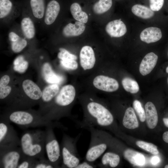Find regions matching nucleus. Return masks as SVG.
<instances>
[{"label": "nucleus", "mask_w": 168, "mask_h": 168, "mask_svg": "<svg viewBox=\"0 0 168 168\" xmlns=\"http://www.w3.org/2000/svg\"><path fill=\"white\" fill-rule=\"evenodd\" d=\"M163 120L165 125L168 128V118H164Z\"/></svg>", "instance_id": "obj_43"}, {"label": "nucleus", "mask_w": 168, "mask_h": 168, "mask_svg": "<svg viewBox=\"0 0 168 168\" xmlns=\"http://www.w3.org/2000/svg\"><path fill=\"white\" fill-rule=\"evenodd\" d=\"M96 166L92 163L85 160L82 163H80L75 168H95Z\"/></svg>", "instance_id": "obj_39"}, {"label": "nucleus", "mask_w": 168, "mask_h": 168, "mask_svg": "<svg viewBox=\"0 0 168 168\" xmlns=\"http://www.w3.org/2000/svg\"><path fill=\"white\" fill-rule=\"evenodd\" d=\"M149 8L153 11H158L163 7L164 0H148Z\"/></svg>", "instance_id": "obj_36"}, {"label": "nucleus", "mask_w": 168, "mask_h": 168, "mask_svg": "<svg viewBox=\"0 0 168 168\" xmlns=\"http://www.w3.org/2000/svg\"></svg>", "instance_id": "obj_47"}, {"label": "nucleus", "mask_w": 168, "mask_h": 168, "mask_svg": "<svg viewBox=\"0 0 168 168\" xmlns=\"http://www.w3.org/2000/svg\"><path fill=\"white\" fill-rule=\"evenodd\" d=\"M158 57L153 52L147 54L142 59L139 66V70L143 76L150 73L156 65Z\"/></svg>", "instance_id": "obj_18"}, {"label": "nucleus", "mask_w": 168, "mask_h": 168, "mask_svg": "<svg viewBox=\"0 0 168 168\" xmlns=\"http://www.w3.org/2000/svg\"><path fill=\"white\" fill-rule=\"evenodd\" d=\"M46 6L45 0H30V8L28 9L36 24L41 25Z\"/></svg>", "instance_id": "obj_15"}, {"label": "nucleus", "mask_w": 168, "mask_h": 168, "mask_svg": "<svg viewBox=\"0 0 168 168\" xmlns=\"http://www.w3.org/2000/svg\"><path fill=\"white\" fill-rule=\"evenodd\" d=\"M105 30L108 34L112 37H121L127 31L125 25L120 20H115L109 22L106 26Z\"/></svg>", "instance_id": "obj_17"}, {"label": "nucleus", "mask_w": 168, "mask_h": 168, "mask_svg": "<svg viewBox=\"0 0 168 168\" xmlns=\"http://www.w3.org/2000/svg\"><path fill=\"white\" fill-rule=\"evenodd\" d=\"M24 156L20 147L0 150V168H17Z\"/></svg>", "instance_id": "obj_11"}, {"label": "nucleus", "mask_w": 168, "mask_h": 168, "mask_svg": "<svg viewBox=\"0 0 168 168\" xmlns=\"http://www.w3.org/2000/svg\"><path fill=\"white\" fill-rule=\"evenodd\" d=\"M54 127H46L45 148L48 160L55 168H61L62 162L61 148L54 133Z\"/></svg>", "instance_id": "obj_6"}, {"label": "nucleus", "mask_w": 168, "mask_h": 168, "mask_svg": "<svg viewBox=\"0 0 168 168\" xmlns=\"http://www.w3.org/2000/svg\"><path fill=\"white\" fill-rule=\"evenodd\" d=\"M86 26L84 23L77 21L74 24L69 23L63 28L61 34L64 37L66 38L79 35L84 31Z\"/></svg>", "instance_id": "obj_19"}, {"label": "nucleus", "mask_w": 168, "mask_h": 168, "mask_svg": "<svg viewBox=\"0 0 168 168\" xmlns=\"http://www.w3.org/2000/svg\"><path fill=\"white\" fill-rule=\"evenodd\" d=\"M132 12L135 16L144 19H148L153 16L154 11L149 7L140 4H136L131 7Z\"/></svg>", "instance_id": "obj_26"}, {"label": "nucleus", "mask_w": 168, "mask_h": 168, "mask_svg": "<svg viewBox=\"0 0 168 168\" xmlns=\"http://www.w3.org/2000/svg\"><path fill=\"white\" fill-rule=\"evenodd\" d=\"M20 17L19 24L21 30L28 41L29 47L34 49L37 42L36 23L28 9L23 8Z\"/></svg>", "instance_id": "obj_7"}, {"label": "nucleus", "mask_w": 168, "mask_h": 168, "mask_svg": "<svg viewBox=\"0 0 168 168\" xmlns=\"http://www.w3.org/2000/svg\"><path fill=\"white\" fill-rule=\"evenodd\" d=\"M167 83H168V78H167Z\"/></svg>", "instance_id": "obj_46"}, {"label": "nucleus", "mask_w": 168, "mask_h": 168, "mask_svg": "<svg viewBox=\"0 0 168 168\" xmlns=\"http://www.w3.org/2000/svg\"><path fill=\"white\" fill-rule=\"evenodd\" d=\"M133 108L138 115L140 121L144 122L146 120L145 110L138 100H135L133 103Z\"/></svg>", "instance_id": "obj_33"}, {"label": "nucleus", "mask_w": 168, "mask_h": 168, "mask_svg": "<svg viewBox=\"0 0 168 168\" xmlns=\"http://www.w3.org/2000/svg\"><path fill=\"white\" fill-rule=\"evenodd\" d=\"M22 87L27 98L29 106L40 100L42 91L40 87L32 81L27 79L22 83Z\"/></svg>", "instance_id": "obj_13"}, {"label": "nucleus", "mask_w": 168, "mask_h": 168, "mask_svg": "<svg viewBox=\"0 0 168 168\" xmlns=\"http://www.w3.org/2000/svg\"><path fill=\"white\" fill-rule=\"evenodd\" d=\"M10 81V77L7 75L3 76L0 80V88L7 85Z\"/></svg>", "instance_id": "obj_40"}, {"label": "nucleus", "mask_w": 168, "mask_h": 168, "mask_svg": "<svg viewBox=\"0 0 168 168\" xmlns=\"http://www.w3.org/2000/svg\"><path fill=\"white\" fill-rule=\"evenodd\" d=\"M11 90V86L8 85L0 88V100L5 99L10 93Z\"/></svg>", "instance_id": "obj_38"}, {"label": "nucleus", "mask_w": 168, "mask_h": 168, "mask_svg": "<svg viewBox=\"0 0 168 168\" xmlns=\"http://www.w3.org/2000/svg\"><path fill=\"white\" fill-rule=\"evenodd\" d=\"M70 12L74 18L84 23H86L88 20V16L86 13L82 10L80 5L77 3H72L70 7Z\"/></svg>", "instance_id": "obj_27"}, {"label": "nucleus", "mask_w": 168, "mask_h": 168, "mask_svg": "<svg viewBox=\"0 0 168 168\" xmlns=\"http://www.w3.org/2000/svg\"><path fill=\"white\" fill-rule=\"evenodd\" d=\"M112 0H99L93 6V10L96 13L100 14L108 11L112 5Z\"/></svg>", "instance_id": "obj_28"}, {"label": "nucleus", "mask_w": 168, "mask_h": 168, "mask_svg": "<svg viewBox=\"0 0 168 168\" xmlns=\"http://www.w3.org/2000/svg\"><path fill=\"white\" fill-rule=\"evenodd\" d=\"M122 84L124 90L128 92L134 94L137 93L139 87L137 82L129 77H125L122 81Z\"/></svg>", "instance_id": "obj_29"}, {"label": "nucleus", "mask_w": 168, "mask_h": 168, "mask_svg": "<svg viewBox=\"0 0 168 168\" xmlns=\"http://www.w3.org/2000/svg\"><path fill=\"white\" fill-rule=\"evenodd\" d=\"M136 144L139 147L153 155H156L159 153L157 147L152 143L138 141L136 142Z\"/></svg>", "instance_id": "obj_31"}, {"label": "nucleus", "mask_w": 168, "mask_h": 168, "mask_svg": "<svg viewBox=\"0 0 168 168\" xmlns=\"http://www.w3.org/2000/svg\"><path fill=\"white\" fill-rule=\"evenodd\" d=\"M10 123L0 118V150L20 145V140Z\"/></svg>", "instance_id": "obj_8"}, {"label": "nucleus", "mask_w": 168, "mask_h": 168, "mask_svg": "<svg viewBox=\"0 0 168 168\" xmlns=\"http://www.w3.org/2000/svg\"><path fill=\"white\" fill-rule=\"evenodd\" d=\"M42 70L44 78L47 82L57 84L62 81V78L54 72L48 62H45L43 63Z\"/></svg>", "instance_id": "obj_23"}, {"label": "nucleus", "mask_w": 168, "mask_h": 168, "mask_svg": "<svg viewBox=\"0 0 168 168\" xmlns=\"http://www.w3.org/2000/svg\"><path fill=\"white\" fill-rule=\"evenodd\" d=\"M91 133V140L85 160L94 163L105 152L108 144L100 133L98 129L93 127L86 129Z\"/></svg>", "instance_id": "obj_5"}, {"label": "nucleus", "mask_w": 168, "mask_h": 168, "mask_svg": "<svg viewBox=\"0 0 168 168\" xmlns=\"http://www.w3.org/2000/svg\"></svg>", "instance_id": "obj_48"}, {"label": "nucleus", "mask_w": 168, "mask_h": 168, "mask_svg": "<svg viewBox=\"0 0 168 168\" xmlns=\"http://www.w3.org/2000/svg\"><path fill=\"white\" fill-rule=\"evenodd\" d=\"M59 52L58 54V57L61 60H76L77 56L70 53L64 48H61L59 49Z\"/></svg>", "instance_id": "obj_34"}, {"label": "nucleus", "mask_w": 168, "mask_h": 168, "mask_svg": "<svg viewBox=\"0 0 168 168\" xmlns=\"http://www.w3.org/2000/svg\"><path fill=\"white\" fill-rule=\"evenodd\" d=\"M162 33L158 28L151 27L143 30L141 33V40L147 44L154 43L160 40L162 37Z\"/></svg>", "instance_id": "obj_20"}, {"label": "nucleus", "mask_w": 168, "mask_h": 168, "mask_svg": "<svg viewBox=\"0 0 168 168\" xmlns=\"http://www.w3.org/2000/svg\"><path fill=\"white\" fill-rule=\"evenodd\" d=\"M160 161V159L159 157L153 156L151 159V162L152 164L156 165Z\"/></svg>", "instance_id": "obj_41"}, {"label": "nucleus", "mask_w": 168, "mask_h": 168, "mask_svg": "<svg viewBox=\"0 0 168 168\" xmlns=\"http://www.w3.org/2000/svg\"><path fill=\"white\" fill-rule=\"evenodd\" d=\"M122 124L124 127L129 129H134L138 127V122L132 108L128 107L126 110L122 120Z\"/></svg>", "instance_id": "obj_25"}, {"label": "nucleus", "mask_w": 168, "mask_h": 168, "mask_svg": "<svg viewBox=\"0 0 168 168\" xmlns=\"http://www.w3.org/2000/svg\"><path fill=\"white\" fill-rule=\"evenodd\" d=\"M61 7L59 3L56 0H51L46 5L41 28L46 32H50L59 16Z\"/></svg>", "instance_id": "obj_12"}, {"label": "nucleus", "mask_w": 168, "mask_h": 168, "mask_svg": "<svg viewBox=\"0 0 168 168\" xmlns=\"http://www.w3.org/2000/svg\"><path fill=\"white\" fill-rule=\"evenodd\" d=\"M146 120L147 125L150 129L154 128L158 121V116L156 108L151 102H148L145 105Z\"/></svg>", "instance_id": "obj_21"}, {"label": "nucleus", "mask_w": 168, "mask_h": 168, "mask_svg": "<svg viewBox=\"0 0 168 168\" xmlns=\"http://www.w3.org/2000/svg\"><path fill=\"white\" fill-rule=\"evenodd\" d=\"M14 70L20 73L25 72L29 66V63L22 55H19L16 57L13 62Z\"/></svg>", "instance_id": "obj_30"}, {"label": "nucleus", "mask_w": 168, "mask_h": 168, "mask_svg": "<svg viewBox=\"0 0 168 168\" xmlns=\"http://www.w3.org/2000/svg\"><path fill=\"white\" fill-rule=\"evenodd\" d=\"M37 161L36 159L24 156L17 168H34Z\"/></svg>", "instance_id": "obj_32"}, {"label": "nucleus", "mask_w": 168, "mask_h": 168, "mask_svg": "<svg viewBox=\"0 0 168 168\" xmlns=\"http://www.w3.org/2000/svg\"><path fill=\"white\" fill-rule=\"evenodd\" d=\"M123 155L125 159L134 166H142L145 163V159L143 155L132 149L125 150Z\"/></svg>", "instance_id": "obj_24"}, {"label": "nucleus", "mask_w": 168, "mask_h": 168, "mask_svg": "<svg viewBox=\"0 0 168 168\" xmlns=\"http://www.w3.org/2000/svg\"><path fill=\"white\" fill-rule=\"evenodd\" d=\"M81 65L84 70L90 69L94 66L96 58L92 48L89 46H85L82 48L80 53Z\"/></svg>", "instance_id": "obj_16"}, {"label": "nucleus", "mask_w": 168, "mask_h": 168, "mask_svg": "<svg viewBox=\"0 0 168 168\" xmlns=\"http://www.w3.org/2000/svg\"><path fill=\"white\" fill-rule=\"evenodd\" d=\"M165 168H168V165H166L165 166Z\"/></svg>", "instance_id": "obj_45"}, {"label": "nucleus", "mask_w": 168, "mask_h": 168, "mask_svg": "<svg viewBox=\"0 0 168 168\" xmlns=\"http://www.w3.org/2000/svg\"><path fill=\"white\" fill-rule=\"evenodd\" d=\"M93 84L97 89L108 92L114 91L119 88V83L116 80L102 75L96 77L93 80Z\"/></svg>", "instance_id": "obj_14"}, {"label": "nucleus", "mask_w": 168, "mask_h": 168, "mask_svg": "<svg viewBox=\"0 0 168 168\" xmlns=\"http://www.w3.org/2000/svg\"><path fill=\"white\" fill-rule=\"evenodd\" d=\"M89 100L86 104L85 113L82 120H74L77 126L85 129L93 127L101 130L112 126L114 123V118L109 110L102 103L92 98Z\"/></svg>", "instance_id": "obj_1"}, {"label": "nucleus", "mask_w": 168, "mask_h": 168, "mask_svg": "<svg viewBox=\"0 0 168 168\" xmlns=\"http://www.w3.org/2000/svg\"><path fill=\"white\" fill-rule=\"evenodd\" d=\"M45 131H27L22 135L20 147L25 156L39 160L44 158Z\"/></svg>", "instance_id": "obj_3"}, {"label": "nucleus", "mask_w": 168, "mask_h": 168, "mask_svg": "<svg viewBox=\"0 0 168 168\" xmlns=\"http://www.w3.org/2000/svg\"><path fill=\"white\" fill-rule=\"evenodd\" d=\"M120 160V156L117 154L111 152H107L102 156L98 166L100 168L108 166L115 167L119 164Z\"/></svg>", "instance_id": "obj_22"}, {"label": "nucleus", "mask_w": 168, "mask_h": 168, "mask_svg": "<svg viewBox=\"0 0 168 168\" xmlns=\"http://www.w3.org/2000/svg\"><path fill=\"white\" fill-rule=\"evenodd\" d=\"M12 110L1 115L0 118L23 128L51 126L54 128L67 129L66 127L57 121L46 120L39 112Z\"/></svg>", "instance_id": "obj_2"}, {"label": "nucleus", "mask_w": 168, "mask_h": 168, "mask_svg": "<svg viewBox=\"0 0 168 168\" xmlns=\"http://www.w3.org/2000/svg\"><path fill=\"white\" fill-rule=\"evenodd\" d=\"M7 39L11 50L15 53L22 52L29 45L22 34L19 24L14 22L10 26Z\"/></svg>", "instance_id": "obj_9"}, {"label": "nucleus", "mask_w": 168, "mask_h": 168, "mask_svg": "<svg viewBox=\"0 0 168 168\" xmlns=\"http://www.w3.org/2000/svg\"><path fill=\"white\" fill-rule=\"evenodd\" d=\"M162 138L164 142L168 143V131L165 132L163 133Z\"/></svg>", "instance_id": "obj_42"}, {"label": "nucleus", "mask_w": 168, "mask_h": 168, "mask_svg": "<svg viewBox=\"0 0 168 168\" xmlns=\"http://www.w3.org/2000/svg\"><path fill=\"white\" fill-rule=\"evenodd\" d=\"M22 9L15 7L11 0H0V26H10L20 16Z\"/></svg>", "instance_id": "obj_10"}, {"label": "nucleus", "mask_w": 168, "mask_h": 168, "mask_svg": "<svg viewBox=\"0 0 168 168\" xmlns=\"http://www.w3.org/2000/svg\"><path fill=\"white\" fill-rule=\"evenodd\" d=\"M55 168L48 160L45 158L39 160L36 162L34 168Z\"/></svg>", "instance_id": "obj_37"}, {"label": "nucleus", "mask_w": 168, "mask_h": 168, "mask_svg": "<svg viewBox=\"0 0 168 168\" xmlns=\"http://www.w3.org/2000/svg\"><path fill=\"white\" fill-rule=\"evenodd\" d=\"M81 135L80 133L74 138L63 134L60 147L61 168H75L80 163L81 158L78 153L77 144Z\"/></svg>", "instance_id": "obj_4"}, {"label": "nucleus", "mask_w": 168, "mask_h": 168, "mask_svg": "<svg viewBox=\"0 0 168 168\" xmlns=\"http://www.w3.org/2000/svg\"><path fill=\"white\" fill-rule=\"evenodd\" d=\"M60 64L64 68L68 70H76L78 68V63L74 60H60Z\"/></svg>", "instance_id": "obj_35"}, {"label": "nucleus", "mask_w": 168, "mask_h": 168, "mask_svg": "<svg viewBox=\"0 0 168 168\" xmlns=\"http://www.w3.org/2000/svg\"><path fill=\"white\" fill-rule=\"evenodd\" d=\"M166 72L168 73V66H167L166 68Z\"/></svg>", "instance_id": "obj_44"}]
</instances>
